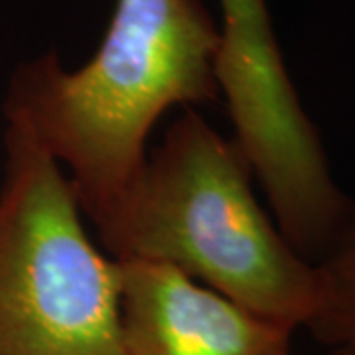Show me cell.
<instances>
[{
    "label": "cell",
    "mask_w": 355,
    "mask_h": 355,
    "mask_svg": "<svg viewBox=\"0 0 355 355\" xmlns=\"http://www.w3.org/2000/svg\"><path fill=\"white\" fill-rule=\"evenodd\" d=\"M219 26L202 0H116L93 58L65 69L55 51L20 64L4 93L6 127L67 166L97 225L146 164V140L174 107L216 101Z\"/></svg>",
    "instance_id": "6da1fadb"
},
{
    "label": "cell",
    "mask_w": 355,
    "mask_h": 355,
    "mask_svg": "<svg viewBox=\"0 0 355 355\" xmlns=\"http://www.w3.org/2000/svg\"><path fill=\"white\" fill-rule=\"evenodd\" d=\"M251 176L237 144L186 109L95 229L114 261L176 266L259 316L310 328L322 270L266 216Z\"/></svg>",
    "instance_id": "7a4b0ae2"
},
{
    "label": "cell",
    "mask_w": 355,
    "mask_h": 355,
    "mask_svg": "<svg viewBox=\"0 0 355 355\" xmlns=\"http://www.w3.org/2000/svg\"><path fill=\"white\" fill-rule=\"evenodd\" d=\"M0 355H121V268L83 225L64 168L4 130Z\"/></svg>",
    "instance_id": "3957f363"
},
{
    "label": "cell",
    "mask_w": 355,
    "mask_h": 355,
    "mask_svg": "<svg viewBox=\"0 0 355 355\" xmlns=\"http://www.w3.org/2000/svg\"><path fill=\"white\" fill-rule=\"evenodd\" d=\"M217 2L221 28L214 69L235 127L233 142L261 182L284 239L310 263H320L355 205L331 180L265 0Z\"/></svg>",
    "instance_id": "277c9868"
},
{
    "label": "cell",
    "mask_w": 355,
    "mask_h": 355,
    "mask_svg": "<svg viewBox=\"0 0 355 355\" xmlns=\"http://www.w3.org/2000/svg\"><path fill=\"white\" fill-rule=\"evenodd\" d=\"M121 355H291L294 330L176 266L119 261Z\"/></svg>",
    "instance_id": "5b68a950"
},
{
    "label": "cell",
    "mask_w": 355,
    "mask_h": 355,
    "mask_svg": "<svg viewBox=\"0 0 355 355\" xmlns=\"http://www.w3.org/2000/svg\"><path fill=\"white\" fill-rule=\"evenodd\" d=\"M322 304L308 330L331 349L355 352V209L320 263Z\"/></svg>",
    "instance_id": "8992f818"
},
{
    "label": "cell",
    "mask_w": 355,
    "mask_h": 355,
    "mask_svg": "<svg viewBox=\"0 0 355 355\" xmlns=\"http://www.w3.org/2000/svg\"><path fill=\"white\" fill-rule=\"evenodd\" d=\"M328 355H355V352H352V349H331Z\"/></svg>",
    "instance_id": "52a82bcc"
}]
</instances>
